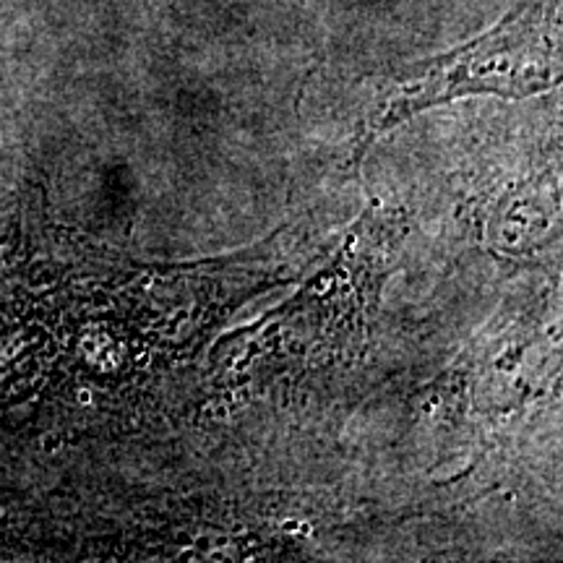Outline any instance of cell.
Returning a JSON list of instances; mask_svg holds the SVG:
<instances>
[{
	"label": "cell",
	"mask_w": 563,
	"mask_h": 563,
	"mask_svg": "<svg viewBox=\"0 0 563 563\" xmlns=\"http://www.w3.org/2000/svg\"><path fill=\"white\" fill-rule=\"evenodd\" d=\"M559 81V5L553 0H525L483 37L397 70L365 118L355 159L361 162L373 141L420 110L467 95L522 100L553 89Z\"/></svg>",
	"instance_id": "obj_1"
}]
</instances>
